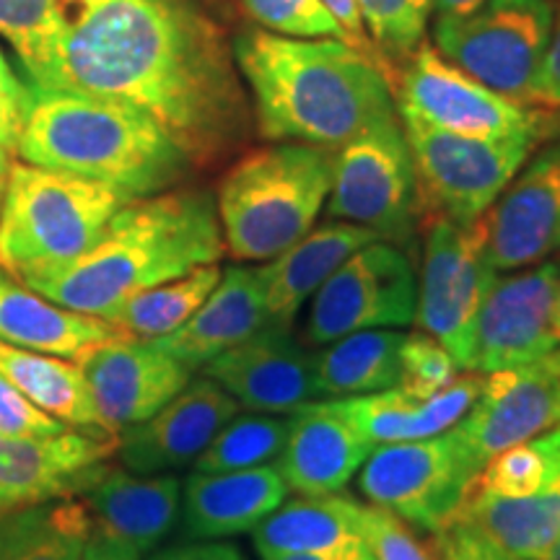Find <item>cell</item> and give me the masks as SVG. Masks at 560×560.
<instances>
[{
    "label": "cell",
    "mask_w": 560,
    "mask_h": 560,
    "mask_svg": "<svg viewBox=\"0 0 560 560\" xmlns=\"http://www.w3.org/2000/svg\"><path fill=\"white\" fill-rule=\"evenodd\" d=\"M45 89L138 109L192 166L229 159L255 130L234 50L195 0H91L66 19Z\"/></svg>",
    "instance_id": "cell-1"
},
{
    "label": "cell",
    "mask_w": 560,
    "mask_h": 560,
    "mask_svg": "<svg viewBox=\"0 0 560 560\" xmlns=\"http://www.w3.org/2000/svg\"><path fill=\"white\" fill-rule=\"evenodd\" d=\"M252 96L257 132L270 143L340 149L397 115L395 83L380 58L342 39H293L257 30L231 42Z\"/></svg>",
    "instance_id": "cell-2"
},
{
    "label": "cell",
    "mask_w": 560,
    "mask_h": 560,
    "mask_svg": "<svg viewBox=\"0 0 560 560\" xmlns=\"http://www.w3.org/2000/svg\"><path fill=\"white\" fill-rule=\"evenodd\" d=\"M223 255L215 198L179 185L125 202L86 255L26 285L70 312L104 319L125 299Z\"/></svg>",
    "instance_id": "cell-3"
},
{
    "label": "cell",
    "mask_w": 560,
    "mask_h": 560,
    "mask_svg": "<svg viewBox=\"0 0 560 560\" xmlns=\"http://www.w3.org/2000/svg\"><path fill=\"white\" fill-rule=\"evenodd\" d=\"M16 156L102 182L130 198L174 190L195 166L138 109L70 89L30 86Z\"/></svg>",
    "instance_id": "cell-4"
},
{
    "label": "cell",
    "mask_w": 560,
    "mask_h": 560,
    "mask_svg": "<svg viewBox=\"0 0 560 560\" xmlns=\"http://www.w3.org/2000/svg\"><path fill=\"white\" fill-rule=\"evenodd\" d=\"M335 151L280 143L244 153L215 192L226 255L236 262H268L310 234L332 187Z\"/></svg>",
    "instance_id": "cell-5"
},
{
    "label": "cell",
    "mask_w": 560,
    "mask_h": 560,
    "mask_svg": "<svg viewBox=\"0 0 560 560\" xmlns=\"http://www.w3.org/2000/svg\"><path fill=\"white\" fill-rule=\"evenodd\" d=\"M130 200L102 182L11 161L0 198V268L24 283L66 268Z\"/></svg>",
    "instance_id": "cell-6"
},
{
    "label": "cell",
    "mask_w": 560,
    "mask_h": 560,
    "mask_svg": "<svg viewBox=\"0 0 560 560\" xmlns=\"http://www.w3.org/2000/svg\"><path fill=\"white\" fill-rule=\"evenodd\" d=\"M416 166L420 219L475 223L499 200L542 138H470L400 115Z\"/></svg>",
    "instance_id": "cell-7"
},
{
    "label": "cell",
    "mask_w": 560,
    "mask_h": 560,
    "mask_svg": "<svg viewBox=\"0 0 560 560\" xmlns=\"http://www.w3.org/2000/svg\"><path fill=\"white\" fill-rule=\"evenodd\" d=\"M327 215L374 231L382 242L412 249L420 226L416 166L400 112L335 149Z\"/></svg>",
    "instance_id": "cell-8"
},
{
    "label": "cell",
    "mask_w": 560,
    "mask_h": 560,
    "mask_svg": "<svg viewBox=\"0 0 560 560\" xmlns=\"http://www.w3.org/2000/svg\"><path fill=\"white\" fill-rule=\"evenodd\" d=\"M552 21L556 5L550 0H482L472 11L439 13L431 39L452 66L529 107Z\"/></svg>",
    "instance_id": "cell-9"
},
{
    "label": "cell",
    "mask_w": 560,
    "mask_h": 560,
    "mask_svg": "<svg viewBox=\"0 0 560 560\" xmlns=\"http://www.w3.org/2000/svg\"><path fill=\"white\" fill-rule=\"evenodd\" d=\"M480 465L457 431L374 446L361 467V493L408 527L436 532L465 509Z\"/></svg>",
    "instance_id": "cell-10"
},
{
    "label": "cell",
    "mask_w": 560,
    "mask_h": 560,
    "mask_svg": "<svg viewBox=\"0 0 560 560\" xmlns=\"http://www.w3.org/2000/svg\"><path fill=\"white\" fill-rule=\"evenodd\" d=\"M495 276L499 272L488 262L486 215L467 226L444 215L423 219V255L412 319L420 332H429L450 350L462 371H470L475 319Z\"/></svg>",
    "instance_id": "cell-11"
},
{
    "label": "cell",
    "mask_w": 560,
    "mask_h": 560,
    "mask_svg": "<svg viewBox=\"0 0 560 560\" xmlns=\"http://www.w3.org/2000/svg\"><path fill=\"white\" fill-rule=\"evenodd\" d=\"M395 100L400 115L470 138H548L556 122L552 112L509 100L467 75L429 42L397 70Z\"/></svg>",
    "instance_id": "cell-12"
},
{
    "label": "cell",
    "mask_w": 560,
    "mask_h": 560,
    "mask_svg": "<svg viewBox=\"0 0 560 560\" xmlns=\"http://www.w3.org/2000/svg\"><path fill=\"white\" fill-rule=\"evenodd\" d=\"M418 278L410 255L389 242L355 249L312 296L304 338L310 346L350 332L410 325L416 317Z\"/></svg>",
    "instance_id": "cell-13"
},
{
    "label": "cell",
    "mask_w": 560,
    "mask_h": 560,
    "mask_svg": "<svg viewBox=\"0 0 560 560\" xmlns=\"http://www.w3.org/2000/svg\"><path fill=\"white\" fill-rule=\"evenodd\" d=\"M560 291V260L495 276L482 299L472 335L470 371H493L537 363L560 340L552 332V310Z\"/></svg>",
    "instance_id": "cell-14"
},
{
    "label": "cell",
    "mask_w": 560,
    "mask_h": 560,
    "mask_svg": "<svg viewBox=\"0 0 560 560\" xmlns=\"http://www.w3.org/2000/svg\"><path fill=\"white\" fill-rule=\"evenodd\" d=\"M117 452V433L66 429L50 436L0 433V516L79 499Z\"/></svg>",
    "instance_id": "cell-15"
},
{
    "label": "cell",
    "mask_w": 560,
    "mask_h": 560,
    "mask_svg": "<svg viewBox=\"0 0 560 560\" xmlns=\"http://www.w3.org/2000/svg\"><path fill=\"white\" fill-rule=\"evenodd\" d=\"M488 262L514 272L560 252V140L542 145L486 213Z\"/></svg>",
    "instance_id": "cell-16"
},
{
    "label": "cell",
    "mask_w": 560,
    "mask_h": 560,
    "mask_svg": "<svg viewBox=\"0 0 560 560\" xmlns=\"http://www.w3.org/2000/svg\"><path fill=\"white\" fill-rule=\"evenodd\" d=\"M75 363L86 376L102 425L112 433L143 423L192 382V371L151 340L102 342Z\"/></svg>",
    "instance_id": "cell-17"
},
{
    "label": "cell",
    "mask_w": 560,
    "mask_h": 560,
    "mask_svg": "<svg viewBox=\"0 0 560 560\" xmlns=\"http://www.w3.org/2000/svg\"><path fill=\"white\" fill-rule=\"evenodd\" d=\"M200 374L221 384L249 412L291 416L322 400L314 353L283 327H262L249 340L206 363Z\"/></svg>",
    "instance_id": "cell-18"
},
{
    "label": "cell",
    "mask_w": 560,
    "mask_h": 560,
    "mask_svg": "<svg viewBox=\"0 0 560 560\" xmlns=\"http://www.w3.org/2000/svg\"><path fill=\"white\" fill-rule=\"evenodd\" d=\"M560 423V374L540 361L482 374L478 400L454 425L462 444L482 465Z\"/></svg>",
    "instance_id": "cell-19"
},
{
    "label": "cell",
    "mask_w": 560,
    "mask_h": 560,
    "mask_svg": "<svg viewBox=\"0 0 560 560\" xmlns=\"http://www.w3.org/2000/svg\"><path fill=\"white\" fill-rule=\"evenodd\" d=\"M240 410L221 384L200 374L143 423L117 433L115 457L125 470L138 475L182 470L195 465L221 425Z\"/></svg>",
    "instance_id": "cell-20"
},
{
    "label": "cell",
    "mask_w": 560,
    "mask_h": 560,
    "mask_svg": "<svg viewBox=\"0 0 560 560\" xmlns=\"http://www.w3.org/2000/svg\"><path fill=\"white\" fill-rule=\"evenodd\" d=\"M91 516V532L149 556L174 529L182 509L177 475H138L104 465L79 495Z\"/></svg>",
    "instance_id": "cell-21"
},
{
    "label": "cell",
    "mask_w": 560,
    "mask_h": 560,
    "mask_svg": "<svg viewBox=\"0 0 560 560\" xmlns=\"http://www.w3.org/2000/svg\"><path fill=\"white\" fill-rule=\"evenodd\" d=\"M374 452L327 400L291 412V433L278 457V472L299 495L342 493Z\"/></svg>",
    "instance_id": "cell-22"
},
{
    "label": "cell",
    "mask_w": 560,
    "mask_h": 560,
    "mask_svg": "<svg viewBox=\"0 0 560 560\" xmlns=\"http://www.w3.org/2000/svg\"><path fill=\"white\" fill-rule=\"evenodd\" d=\"M278 467L192 472L182 486V529L187 540H226L252 532L289 499Z\"/></svg>",
    "instance_id": "cell-23"
},
{
    "label": "cell",
    "mask_w": 560,
    "mask_h": 560,
    "mask_svg": "<svg viewBox=\"0 0 560 560\" xmlns=\"http://www.w3.org/2000/svg\"><path fill=\"white\" fill-rule=\"evenodd\" d=\"M262 327H268L262 272L249 265H234L221 272L213 293L179 330L151 342L195 374L221 353L249 340Z\"/></svg>",
    "instance_id": "cell-24"
},
{
    "label": "cell",
    "mask_w": 560,
    "mask_h": 560,
    "mask_svg": "<svg viewBox=\"0 0 560 560\" xmlns=\"http://www.w3.org/2000/svg\"><path fill=\"white\" fill-rule=\"evenodd\" d=\"M482 374L465 371L436 395L412 397L400 387L371 392V395L327 400L332 410L361 433L369 444H400V441L431 439L454 429L478 400Z\"/></svg>",
    "instance_id": "cell-25"
},
{
    "label": "cell",
    "mask_w": 560,
    "mask_h": 560,
    "mask_svg": "<svg viewBox=\"0 0 560 560\" xmlns=\"http://www.w3.org/2000/svg\"><path fill=\"white\" fill-rule=\"evenodd\" d=\"M380 236L348 221H327L314 226L296 244L260 265L265 280L268 325L291 330L299 312L310 304L327 278L353 255Z\"/></svg>",
    "instance_id": "cell-26"
},
{
    "label": "cell",
    "mask_w": 560,
    "mask_h": 560,
    "mask_svg": "<svg viewBox=\"0 0 560 560\" xmlns=\"http://www.w3.org/2000/svg\"><path fill=\"white\" fill-rule=\"evenodd\" d=\"M257 556L350 558L371 550L361 524V503L346 495L285 499L252 529Z\"/></svg>",
    "instance_id": "cell-27"
},
{
    "label": "cell",
    "mask_w": 560,
    "mask_h": 560,
    "mask_svg": "<svg viewBox=\"0 0 560 560\" xmlns=\"http://www.w3.org/2000/svg\"><path fill=\"white\" fill-rule=\"evenodd\" d=\"M117 338L128 335L107 319L52 304L24 280L0 268V342L75 361L86 350Z\"/></svg>",
    "instance_id": "cell-28"
},
{
    "label": "cell",
    "mask_w": 560,
    "mask_h": 560,
    "mask_svg": "<svg viewBox=\"0 0 560 560\" xmlns=\"http://www.w3.org/2000/svg\"><path fill=\"white\" fill-rule=\"evenodd\" d=\"M459 514L511 560H542L560 537V478L529 495L475 490Z\"/></svg>",
    "instance_id": "cell-29"
},
{
    "label": "cell",
    "mask_w": 560,
    "mask_h": 560,
    "mask_svg": "<svg viewBox=\"0 0 560 560\" xmlns=\"http://www.w3.org/2000/svg\"><path fill=\"white\" fill-rule=\"evenodd\" d=\"M0 374L32 405L70 429L107 431L96 412L86 376L75 361L0 342Z\"/></svg>",
    "instance_id": "cell-30"
},
{
    "label": "cell",
    "mask_w": 560,
    "mask_h": 560,
    "mask_svg": "<svg viewBox=\"0 0 560 560\" xmlns=\"http://www.w3.org/2000/svg\"><path fill=\"white\" fill-rule=\"evenodd\" d=\"M405 332L395 327L350 332L314 353L322 400L371 395L400 382V346Z\"/></svg>",
    "instance_id": "cell-31"
},
{
    "label": "cell",
    "mask_w": 560,
    "mask_h": 560,
    "mask_svg": "<svg viewBox=\"0 0 560 560\" xmlns=\"http://www.w3.org/2000/svg\"><path fill=\"white\" fill-rule=\"evenodd\" d=\"M91 516L81 499H58L0 516V560H81Z\"/></svg>",
    "instance_id": "cell-32"
},
{
    "label": "cell",
    "mask_w": 560,
    "mask_h": 560,
    "mask_svg": "<svg viewBox=\"0 0 560 560\" xmlns=\"http://www.w3.org/2000/svg\"><path fill=\"white\" fill-rule=\"evenodd\" d=\"M221 272L219 262L200 265L185 276L125 299L104 319L112 322L117 330H122L132 340L166 338L200 310L202 301L219 285Z\"/></svg>",
    "instance_id": "cell-33"
},
{
    "label": "cell",
    "mask_w": 560,
    "mask_h": 560,
    "mask_svg": "<svg viewBox=\"0 0 560 560\" xmlns=\"http://www.w3.org/2000/svg\"><path fill=\"white\" fill-rule=\"evenodd\" d=\"M289 433L291 416L236 412L195 459V472H231L270 465L283 452Z\"/></svg>",
    "instance_id": "cell-34"
},
{
    "label": "cell",
    "mask_w": 560,
    "mask_h": 560,
    "mask_svg": "<svg viewBox=\"0 0 560 560\" xmlns=\"http://www.w3.org/2000/svg\"><path fill=\"white\" fill-rule=\"evenodd\" d=\"M62 26L60 0H0V34L16 50L30 86H50Z\"/></svg>",
    "instance_id": "cell-35"
},
{
    "label": "cell",
    "mask_w": 560,
    "mask_h": 560,
    "mask_svg": "<svg viewBox=\"0 0 560 560\" xmlns=\"http://www.w3.org/2000/svg\"><path fill=\"white\" fill-rule=\"evenodd\" d=\"M369 45L389 70L395 83L397 70L425 42L433 13L431 0H355Z\"/></svg>",
    "instance_id": "cell-36"
},
{
    "label": "cell",
    "mask_w": 560,
    "mask_h": 560,
    "mask_svg": "<svg viewBox=\"0 0 560 560\" xmlns=\"http://www.w3.org/2000/svg\"><path fill=\"white\" fill-rule=\"evenodd\" d=\"M560 478V423L490 457L475 490L495 495H529Z\"/></svg>",
    "instance_id": "cell-37"
},
{
    "label": "cell",
    "mask_w": 560,
    "mask_h": 560,
    "mask_svg": "<svg viewBox=\"0 0 560 560\" xmlns=\"http://www.w3.org/2000/svg\"><path fill=\"white\" fill-rule=\"evenodd\" d=\"M240 3L260 30L280 37L350 42L348 32L342 30L325 0H240Z\"/></svg>",
    "instance_id": "cell-38"
},
{
    "label": "cell",
    "mask_w": 560,
    "mask_h": 560,
    "mask_svg": "<svg viewBox=\"0 0 560 560\" xmlns=\"http://www.w3.org/2000/svg\"><path fill=\"white\" fill-rule=\"evenodd\" d=\"M462 369L454 355L429 332H410L402 338L400 346V382L397 387L412 397L436 395L457 380Z\"/></svg>",
    "instance_id": "cell-39"
},
{
    "label": "cell",
    "mask_w": 560,
    "mask_h": 560,
    "mask_svg": "<svg viewBox=\"0 0 560 560\" xmlns=\"http://www.w3.org/2000/svg\"><path fill=\"white\" fill-rule=\"evenodd\" d=\"M361 524L376 560H431L408 524L376 506H361Z\"/></svg>",
    "instance_id": "cell-40"
},
{
    "label": "cell",
    "mask_w": 560,
    "mask_h": 560,
    "mask_svg": "<svg viewBox=\"0 0 560 560\" xmlns=\"http://www.w3.org/2000/svg\"><path fill=\"white\" fill-rule=\"evenodd\" d=\"M425 548L431 560H511L462 514L431 532V542Z\"/></svg>",
    "instance_id": "cell-41"
},
{
    "label": "cell",
    "mask_w": 560,
    "mask_h": 560,
    "mask_svg": "<svg viewBox=\"0 0 560 560\" xmlns=\"http://www.w3.org/2000/svg\"><path fill=\"white\" fill-rule=\"evenodd\" d=\"M66 429H70V425L60 423L58 418L47 416L37 405H32L0 374V433L3 436H50V433H60Z\"/></svg>",
    "instance_id": "cell-42"
},
{
    "label": "cell",
    "mask_w": 560,
    "mask_h": 560,
    "mask_svg": "<svg viewBox=\"0 0 560 560\" xmlns=\"http://www.w3.org/2000/svg\"><path fill=\"white\" fill-rule=\"evenodd\" d=\"M26 107H30V83L13 73L11 62L0 52V145L9 153L19 149Z\"/></svg>",
    "instance_id": "cell-43"
},
{
    "label": "cell",
    "mask_w": 560,
    "mask_h": 560,
    "mask_svg": "<svg viewBox=\"0 0 560 560\" xmlns=\"http://www.w3.org/2000/svg\"><path fill=\"white\" fill-rule=\"evenodd\" d=\"M529 107L560 112V9L552 21L550 42L529 89Z\"/></svg>",
    "instance_id": "cell-44"
},
{
    "label": "cell",
    "mask_w": 560,
    "mask_h": 560,
    "mask_svg": "<svg viewBox=\"0 0 560 560\" xmlns=\"http://www.w3.org/2000/svg\"><path fill=\"white\" fill-rule=\"evenodd\" d=\"M149 560H247L240 548L221 540H190L151 552Z\"/></svg>",
    "instance_id": "cell-45"
},
{
    "label": "cell",
    "mask_w": 560,
    "mask_h": 560,
    "mask_svg": "<svg viewBox=\"0 0 560 560\" xmlns=\"http://www.w3.org/2000/svg\"><path fill=\"white\" fill-rule=\"evenodd\" d=\"M325 3L330 5L335 16H338V21L342 24V30L348 32L350 42H353V45L359 47V50L371 52L376 58L374 47L369 45L366 32H363V24H361V16H359V5H355V0H325Z\"/></svg>",
    "instance_id": "cell-46"
},
{
    "label": "cell",
    "mask_w": 560,
    "mask_h": 560,
    "mask_svg": "<svg viewBox=\"0 0 560 560\" xmlns=\"http://www.w3.org/2000/svg\"><path fill=\"white\" fill-rule=\"evenodd\" d=\"M81 560H143V556H140V552H136L132 548H128V545L109 540V537L91 532L86 548H83Z\"/></svg>",
    "instance_id": "cell-47"
},
{
    "label": "cell",
    "mask_w": 560,
    "mask_h": 560,
    "mask_svg": "<svg viewBox=\"0 0 560 560\" xmlns=\"http://www.w3.org/2000/svg\"><path fill=\"white\" fill-rule=\"evenodd\" d=\"M431 3H433V16H439V13L472 11L475 5L482 3V0H431Z\"/></svg>",
    "instance_id": "cell-48"
},
{
    "label": "cell",
    "mask_w": 560,
    "mask_h": 560,
    "mask_svg": "<svg viewBox=\"0 0 560 560\" xmlns=\"http://www.w3.org/2000/svg\"><path fill=\"white\" fill-rule=\"evenodd\" d=\"M260 560H376L374 550L359 552V556L350 558H312V556H260Z\"/></svg>",
    "instance_id": "cell-49"
},
{
    "label": "cell",
    "mask_w": 560,
    "mask_h": 560,
    "mask_svg": "<svg viewBox=\"0 0 560 560\" xmlns=\"http://www.w3.org/2000/svg\"><path fill=\"white\" fill-rule=\"evenodd\" d=\"M540 363L545 369H550V371H556V374H560V348H556L550 355L540 359Z\"/></svg>",
    "instance_id": "cell-50"
},
{
    "label": "cell",
    "mask_w": 560,
    "mask_h": 560,
    "mask_svg": "<svg viewBox=\"0 0 560 560\" xmlns=\"http://www.w3.org/2000/svg\"><path fill=\"white\" fill-rule=\"evenodd\" d=\"M552 332H556V338L560 340V291L556 299V310H552Z\"/></svg>",
    "instance_id": "cell-51"
},
{
    "label": "cell",
    "mask_w": 560,
    "mask_h": 560,
    "mask_svg": "<svg viewBox=\"0 0 560 560\" xmlns=\"http://www.w3.org/2000/svg\"><path fill=\"white\" fill-rule=\"evenodd\" d=\"M9 164H11V153L3 149V145H0V172H5L9 170Z\"/></svg>",
    "instance_id": "cell-52"
},
{
    "label": "cell",
    "mask_w": 560,
    "mask_h": 560,
    "mask_svg": "<svg viewBox=\"0 0 560 560\" xmlns=\"http://www.w3.org/2000/svg\"><path fill=\"white\" fill-rule=\"evenodd\" d=\"M542 560H560V537H558L556 545H552L550 552H548V556H545Z\"/></svg>",
    "instance_id": "cell-53"
},
{
    "label": "cell",
    "mask_w": 560,
    "mask_h": 560,
    "mask_svg": "<svg viewBox=\"0 0 560 560\" xmlns=\"http://www.w3.org/2000/svg\"><path fill=\"white\" fill-rule=\"evenodd\" d=\"M66 3L75 5V11H79V9H83V5H86V3H91V0H66ZM60 5H62V0H60Z\"/></svg>",
    "instance_id": "cell-54"
},
{
    "label": "cell",
    "mask_w": 560,
    "mask_h": 560,
    "mask_svg": "<svg viewBox=\"0 0 560 560\" xmlns=\"http://www.w3.org/2000/svg\"><path fill=\"white\" fill-rule=\"evenodd\" d=\"M5 174H9V170L0 172V198H3V185H5Z\"/></svg>",
    "instance_id": "cell-55"
}]
</instances>
